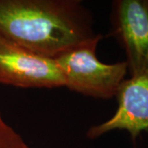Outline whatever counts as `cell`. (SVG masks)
<instances>
[{
    "instance_id": "cell-4",
    "label": "cell",
    "mask_w": 148,
    "mask_h": 148,
    "mask_svg": "<svg viewBox=\"0 0 148 148\" xmlns=\"http://www.w3.org/2000/svg\"><path fill=\"white\" fill-rule=\"evenodd\" d=\"M110 35L126 54L130 76L148 70V0H115Z\"/></svg>"
},
{
    "instance_id": "cell-1",
    "label": "cell",
    "mask_w": 148,
    "mask_h": 148,
    "mask_svg": "<svg viewBox=\"0 0 148 148\" xmlns=\"http://www.w3.org/2000/svg\"><path fill=\"white\" fill-rule=\"evenodd\" d=\"M94 26L80 0H0V35L47 58L101 40Z\"/></svg>"
},
{
    "instance_id": "cell-2",
    "label": "cell",
    "mask_w": 148,
    "mask_h": 148,
    "mask_svg": "<svg viewBox=\"0 0 148 148\" xmlns=\"http://www.w3.org/2000/svg\"><path fill=\"white\" fill-rule=\"evenodd\" d=\"M96 40L74 49L55 58L61 70L65 87L85 96L108 100L115 97L127 75L125 61L105 64L96 55Z\"/></svg>"
},
{
    "instance_id": "cell-6",
    "label": "cell",
    "mask_w": 148,
    "mask_h": 148,
    "mask_svg": "<svg viewBox=\"0 0 148 148\" xmlns=\"http://www.w3.org/2000/svg\"><path fill=\"white\" fill-rule=\"evenodd\" d=\"M0 148H33L6 121L0 111Z\"/></svg>"
},
{
    "instance_id": "cell-5",
    "label": "cell",
    "mask_w": 148,
    "mask_h": 148,
    "mask_svg": "<svg viewBox=\"0 0 148 148\" xmlns=\"http://www.w3.org/2000/svg\"><path fill=\"white\" fill-rule=\"evenodd\" d=\"M115 97L118 108L114 115L89 127L86 138L93 140L111 131L124 130L134 141L148 132V70L125 78Z\"/></svg>"
},
{
    "instance_id": "cell-3",
    "label": "cell",
    "mask_w": 148,
    "mask_h": 148,
    "mask_svg": "<svg viewBox=\"0 0 148 148\" xmlns=\"http://www.w3.org/2000/svg\"><path fill=\"white\" fill-rule=\"evenodd\" d=\"M0 84L19 88L65 87L55 59L32 52L0 35Z\"/></svg>"
}]
</instances>
